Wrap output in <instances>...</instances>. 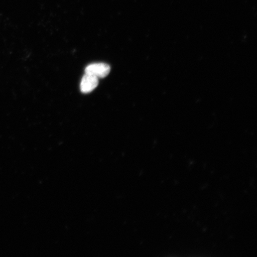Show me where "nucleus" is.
I'll list each match as a JSON object with an SVG mask.
<instances>
[{"instance_id": "obj_1", "label": "nucleus", "mask_w": 257, "mask_h": 257, "mask_svg": "<svg viewBox=\"0 0 257 257\" xmlns=\"http://www.w3.org/2000/svg\"><path fill=\"white\" fill-rule=\"evenodd\" d=\"M110 72V66L103 63H92L85 69V73L94 76L98 79L105 78Z\"/></svg>"}, {"instance_id": "obj_2", "label": "nucleus", "mask_w": 257, "mask_h": 257, "mask_svg": "<svg viewBox=\"0 0 257 257\" xmlns=\"http://www.w3.org/2000/svg\"><path fill=\"white\" fill-rule=\"evenodd\" d=\"M98 85V78L96 77L85 74L80 82V91L84 94H88L94 90Z\"/></svg>"}]
</instances>
